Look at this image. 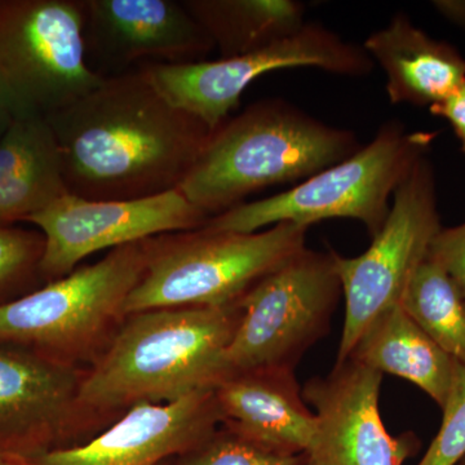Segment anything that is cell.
<instances>
[{
    "mask_svg": "<svg viewBox=\"0 0 465 465\" xmlns=\"http://www.w3.org/2000/svg\"><path fill=\"white\" fill-rule=\"evenodd\" d=\"M47 121L67 192L90 201L176 191L213 133L173 105L140 69L104 78Z\"/></svg>",
    "mask_w": 465,
    "mask_h": 465,
    "instance_id": "6da1fadb",
    "label": "cell"
},
{
    "mask_svg": "<svg viewBox=\"0 0 465 465\" xmlns=\"http://www.w3.org/2000/svg\"><path fill=\"white\" fill-rule=\"evenodd\" d=\"M79 384L60 363L0 347V451L27 457L50 450L78 402Z\"/></svg>",
    "mask_w": 465,
    "mask_h": 465,
    "instance_id": "9a60e30c",
    "label": "cell"
},
{
    "mask_svg": "<svg viewBox=\"0 0 465 465\" xmlns=\"http://www.w3.org/2000/svg\"><path fill=\"white\" fill-rule=\"evenodd\" d=\"M211 219L180 192L128 201H90L73 194L34 213L26 223L45 237L42 278L56 281L75 271L82 260L167 234L200 229Z\"/></svg>",
    "mask_w": 465,
    "mask_h": 465,
    "instance_id": "8fae6325",
    "label": "cell"
},
{
    "mask_svg": "<svg viewBox=\"0 0 465 465\" xmlns=\"http://www.w3.org/2000/svg\"><path fill=\"white\" fill-rule=\"evenodd\" d=\"M228 430L287 455L311 454L317 416L308 407L293 370L271 367L225 376L215 387Z\"/></svg>",
    "mask_w": 465,
    "mask_h": 465,
    "instance_id": "2e32d148",
    "label": "cell"
},
{
    "mask_svg": "<svg viewBox=\"0 0 465 465\" xmlns=\"http://www.w3.org/2000/svg\"><path fill=\"white\" fill-rule=\"evenodd\" d=\"M442 424L418 465H457L465 457V365L457 363Z\"/></svg>",
    "mask_w": 465,
    "mask_h": 465,
    "instance_id": "cb8c5ba5",
    "label": "cell"
},
{
    "mask_svg": "<svg viewBox=\"0 0 465 465\" xmlns=\"http://www.w3.org/2000/svg\"><path fill=\"white\" fill-rule=\"evenodd\" d=\"M433 7L446 20L465 29V0H436L433 2Z\"/></svg>",
    "mask_w": 465,
    "mask_h": 465,
    "instance_id": "4316f807",
    "label": "cell"
},
{
    "mask_svg": "<svg viewBox=\"0 0 465 465\" xmlns=\"http://www.w3.org/2000/svg\"><path fill=\"white\" fill-rule=\"evenodd\" d=\"M400 305L440 348L465 365V296L430 255L416 269Z\"/></svg>",
    "mask_w": 465,
    "mask_h": 465,
    "instance_id": "44dd1931",
    "label": "cell"
},
{
    "mask_svg": "<svg viewBox=\"0 0 465 465\" xmlns=\"http://www.w3.org/2000/svg\"><path fill=\"white\" fill-rule=\"evenodd\" d=\"M240 316L237 302L130 314L76 401L92 409L161 405L215 388Z\"/></svg>",
    "mask_w": 465,
    "mask_h": 465,
    "instance_id": "7a4b0ae2",
    "label": "cell"
},
{
    "mask_svg": "<svg viewBox=\"0 0 465 465\" xmlns=\"http://www.w3.org/2000/svg\"><path fill=\"white\" fill-rule=\"evenodd\" d=\"M342 293L332 250H302L240 300L241 316L224 354V376L251 370H295L324 338Z\"/></svg>",
    "mask_w": 465,
    "mask_h": 465,
    "instance_id": "52a82bcc",
    "label": "cell"
},
{
    "mask_svg": "<svg viewBox=\"0 0 465 465\" xmlns=\"http://www.w3.org/2000/svg\"><path fill=\"white\" fill-rule=\"evenodd\" d=\"M307 458V454H281L226 430L183 454L176 465H302Z\"/></svg>",
    "mask_w": 465,
    "mask_h": 465,
    "instance_id": "7402d4cb",
    "label": "cell"
},
{
    "mask_svg": "<svg viewBox=\"0 0 465 465\" xmlns=\"http://www.w3.org/2000/svg\"><path fill=\"white\" fill-rule=\"evenodd\" d=\"M0 465H30L26 459L12 452L0 451Z\"/></svg>",
    "mask_w": 465,
    "mask_h": 465,
    "instance_id": "f1b7e54d",
    "label": "cell"
},
{
    "mask_svg": "<svg viewBox=\"0 0 465 465\" xmlns=\"http://www.w3.org/2000/svg\"><path fill=\"white\" fill-rule=\"evenodd\" d=\"M440 229L433 168L424 155L394 192L390 215L369 249L356 258H342L332 251L345 298L335 365L348 360L376 318L400 305Z\"/></svg>",
    "mask_w": 465,
    "mask_h": 465,
    "instance_id": "ba28073f",
    "label": "cell"
},
{
    "mask_svg": "<svg viewBox=\"0 0 465 465\" xmlns=\"http://www.w3.org/2000/svg\"><path fill=\"white\" fill-rule=\"evenodd\" d=\"M69 194L47 118L15 116L0 142V225L26 222Z\"/></svg>",
    "mask_w": 465,
    "mask_h": 465,
    "instance_id": "ac0fdd59",
    "label": "cell"
},
{
    "mask_svg": "<svg viewBox=\"0 0 465 465\" xmlns=\"http://www.w3.org/2000/svg\"><path fill=\"white\" fill-rule=\"evenodd\" d=\"M85 54L103 78L146 64L204 61L213 39L176 0H82Z\"/></svg>",
    "mask_w": 465,
    "mask_h": 465,
    "instance_id": "7c38bea8",
    "label": "cell"
},
{
    "mask_svg": "<svg viewBox=\"0 0 465 465\" xmlns=\"http://www.w3.org/2000/svg\"><path fill=\"white\" fill-rule=\"evenodd\" d=\"M302 465H322L321 463H318V461L316 460V459H313L312 457H309L308 455V458L305 459V461L304 463H302Z\"/></svg>",
    "mask_w": 465,
    "mask_h": 465,
    "instance_id": "f546056e",
    "label": "cell"
},
{
    "mask_svg": "<svg viewBox=\"0 0 465 465\" xmlns=\"http://www.w3.org/2000/svg\"><path fill=\"white\" fill-rule=\"evenodd\" d=\"M428 255L448 272L465 296V223L440 229Z\"/></svg>",
    "mask_w": 465,
    "mask_h": 465,
    "instance_id": "d4e9b609",
    "label": "cell"
},
{
    "mask_svg": "<svg viewBox=\"0 0 465 465\" xmlns=\"http://www.w3.org/2000/svg\"><path fill=\"white\" fill-rule=\"evenodd\" d=\"M42 232L0 225V295L21 289L41 275Z\"/></svg>",
    "mask_w": 465,
    "mask_h": 465,
    "instance_id": "603a6c76",
    "label": "cell"
},
{
    "mask_svg": "<svg viewBox=\"0 0 465 465\" xmlns=\"http://www.w3.org/2000/svg\"><path fill=\"white\" fill-rule=\"evenodd\" d=\"M222 58L268 47L305 25L304 5L293 0H183Z\"/></svg>",
    "mask_w": 465,
    "mask_h": 465,
    "instance_id": "ffe728a7",
    "label": "cell"
},
{
    "mask_svg": "<svg viewBox=\"0 0 465 465\" xmlns=\"http://www.w3.org/2000/svg\"><path fill=\"white\" fill-rule=\"evenodd\" d=\"M363 48L384 70L391 104L430 108L465 81V60L457 48L433 39L405 14L371 34Z\"/></svg>",
    "mask_w": 465,
    "mask_h": 465,
    "instance_id": "e0dca14e",
    "label": "cell"
},
{
    "mask_svg": "<svg viewBox=\"0 0 465 465\" xmlns=\"http://www.w3.org/2000/svg\"><path fill=\"white\" fill-rule=\"evenodd\" d=\"M308 229L280 223L255 232L200 228L149 238L145 271L125 300L124 316L235 304L262 277L307 249Z\"/></svg>",
    "mask_w": 465,
    "mask_h": 465,
    "instance_id": "277c9868",
    "label": "cell"
},
{
    "mask_svg": "<svg viewBox=\"0 0 465 465\" xmlns=\"http://www.w3.org/2000/svg\"><path fill=\"white\" fill-rule=\"evenodd\" d=\"M430 109L432 114L445 118L452 125L465 153V81L449 97Z\"/></svg>",
    "mask_w": 465,
    "mask_h": 465,
    "instance_id": "484cf974",
    "label": "cell"
},
{
    "mask_svg": "<svg viewBox=\"0 0 465 465\" xmlns=\"http://www.w3.org/2000/svg\"><path fill=\"white\" fill-rule=\"evenodd\" d=\"M348 360L412 382L440 409L448 400L458 363L401 305L384 312L370 324Z\"/></svg>",
    "mask_w": 465,
    "mask_h": 465,
    "instance_id": "d6986e66",
    "label": "cell"
},
{
    "mask_svg": "<svg viewBox=\"0 0 465 465\" xmlns=\"http://www.w3.org/2000/svg\"><path fill=\"white\" fill-rule=\"evenodd\" d=\"M356 134L265 99L216 128L180 192L211 217L269 186L307 180L360 149Z\"/></svg>",
    "mask_w": 465,
    "mask_h": 465,
    "instance_id": "3957f363",
    "label": "cell"
},
{
    "mask_svg": "<svg viewBox=\"0 0 465 465\" xmlns=\"http://www.w3.org/2000/svg\"><path fill=\"white\" fill-rule=\"evenodd\" d=\"M145 241L0 304V342L61 351L92 341L124 316L125 300L145 271Z\"/></svg>",
    "mask_w": 465,
    "mask_h": 465,
    "instance_id": "30bf717a",
    "label": "cell"
},
{
    "mask_svg": "<svg viewBox=\"0 0 465 465\" xmlns=\"http://www.w3.org/2000/svg\"><path fill=\"white\" fill-rule=\"evenodd\" d=\"M292 67H317L361 78L374 70L375 63L363 45L344 41L320 24L307 23L298 33L251 54L191 64H146L139 69L173 105L215 131L253 81Z\"/></svg>",
    "mask_w": 465,
    "mask_h": 465,
    "instance_id": "9c48e42d",
    "label": "cell"
},
{
    "mask_svg": "<svg viewBox=\"0 0 465 465\" xmlns=\"http://www.w3.org/2000/svg\"><path fill=\"white\" fill-rule=\"evenodd\" d=\"M222 421L215 388L173 403H137L91 442L24 457L30 465H163L216 432Z\"/></svg>",
    "mask_w": 465,
    "mask_h": 465,
    "instance_id": "5bb4252c",
    "label": "cell"
},
{
    "mask_svg": "<svg viewBox=\"0 0 465 465\" xmlns=\"http://www.w3.org/2000/svg\"><path fill=\"white\" fill-rule=\"evenodd\" d=\"M15 119V113L11 106L5 99L2 94H0V142H2L5 134H7L9 127H11L12 122Z\"/></svg>",
    "mask_w": 465,
    "mask_h": 465,
    "instance_id": "83f0119b",
    "label": "cell"
},
{
    "mask_svg": "<svg viewBox=\"0 0 465 465\" xmlns=\"http://www.w3.org/2000/svg\"><path fill=\"white\" fill-rule=\"evenodd\" d=\"M457 465H465V457Z\"/></svg>",
    "mask_w": 465,
    "mask_h": 465,
    "instance_id": "4dcf8cb0",
    "label": "cell"
},
{
    "mask_svg": "<svg viewBox=\"0 0 465 465\" xmlns=\"http://www.w3.org/2000/svg\"><path fill=\"white\" fill-rule=\"evenodd\" d=\"M82 0H0V94L47 118L104 81L88 64Z\"/></svg>",
    "mask_w": 465,
    "mask_h": 465,
    "instance_id": "8992f818",
    "label": "cell"
},
{
    "mask_svg": "<svg viewBox=\"0 0 465 465\" xmlns=\"http://www.w3.org/2000/svg\"><path fill=\"white\" fill-rule=\"evenodd\" d=\"M434 134L410 133L400 122L382 125L374 140L353 155L321 171L290 191L244 202L211 217L202 228L255 232L268 225L311 226L326 219H354L375 237L390 215V200Z\"/></svg>",
    "mask_w": 465,
    "mask_h": 465,
    "instance_id": "5b68a950",
    "label": "cell"
},
{
    "mask_svg": "<svg viewBox=\"0 0 465 465\" xmlns=\"http://www.w3.org/2000/svg\"><path fill=\"white\" fill-rule=\"evenodd\" d=\"M382 374L347 360L302 390L318 420L309 457L322 465H403L420 446L415 434L393 437L379 412Z\"/></svg>",
    "mask_w": 465,
    "mask_h": 465,
    "instance_id": "4fadbf2b",
    "label": "cell"
}]
</instances>
